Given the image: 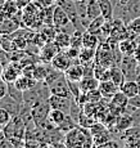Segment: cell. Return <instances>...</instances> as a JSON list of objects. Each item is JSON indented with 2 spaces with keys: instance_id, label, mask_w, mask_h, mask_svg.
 Returning a JSON list of instances; mask_svg holds the SVG:
<instances>
[{
  "instance_id": "cell-1",
  "label": "cell",
  "mask_w": 140,
  "mask_h": 148,
  "mask_svg": "<svg viewBox=\"0 0 140 148\" xmlns=\"http://www.w3.org/2000/svg\"><path fill=\"white\" fill-rule=\"evenodd\" d=\"M94 143V138L90 130L86 132L85 127H75L67 132L64 138L66 148H91Z\"/></svg>"
},
{
  "instance_id": "cell-2",
  "label": "cell",
  "mask_w": 140,
  "mask_h": 148,
  "mask_svg": "<svg viewBox=\"0 0 140 148\" xmlns=\"http://www.w3.org/2000/svg\"><path fill=\"white\" fill-rule=\"evenodd\" d=\"M120 67H121L126 80H135L140 68V62L135 58V56H124Z\"/></svg>"
},
{
  "instance_id": "cell-3",
  "label": "cell",
  "mask_w": 140,
  "mask_h": 148,
  "mask_svg": "<svg viewBox=\"0 0 140 148\" xmlns=\"http://www.w3.org/2000/svg\"><path fill=\"white\" fill-rule=\"evenodd\" d=\"M48 88H49L50 95H59V97L73 98V94H72V92H71V88H70V85H68V80H67L64 73L62 76H59L55 81L48 84Z\"/></svg>"
},
{
  "instance_id": "cell-4",
  "label": "cell",
  "mask_w": 140,
  "mask_h": 148,
  "mask_svg": "<svg viewBox=\"0 0 140 148\" xmlns=\"http://www.w3.org/2000/svg\"><path fill=\"white\" fill-rule=\"evenodd\" d=\"M22 68L18 62H9L5 66H1V80H4L8 84H13L19 75H22Z\"/></svg>"
},
{
  "instance_id": "cell-5",
  "label": "cell",
  "mask_w": 140,
  "mask_h": 148,
  "mask_svg": "<svg viewBox=\"0 0 140 148\" xmlns=\"http://www.w3.org/2000/svg\"><path fill=\"white\" fill-rule=\"evenodd\" d=\"M73 61H75V59L66 52V50H59L58 54H57V56L53 58V61L50 62V64L55 68V70L64 72V71H67L68 68L75 63Z\"/></svg>"
},
{
  "instance_id": "cell-6",
  "label": "cell",
  "mask_w": 140,
  "mask_h": 148,
  "mask_svg": "<svg viewBox=\"0 0 140 148\" xmlns=\"http://www.w3.org/2000/svg\"><path fill=\"white\" fill-rule=\"evenodd\" d=\"M75 99L73 98H68V97H59V95H50L48 102H49L50 107L53 110H61L64 113L70 115L71 112V107Z\"/></svg>"
},
{
  "instance_id": "cell-7",
  "label": "cell",
  "mask_w": 140,
  "mask_h": 148,
  "mask_svg": "<svg viewBox=\"0 0 140 148\" xmlns=\"http://www.w3.org/2000/svg\"><path fill=\"white\" fill-rule=\"evenodd\" d=\"M53 25H54V27L57 28V31H61V30H63V28L68 27L70 25H72V22H71V19H70V16H68L67 12L58 4L54 8Z\"/></svg>"
},
{
  "instance_id": "cell-8",
  "label": "cell",
  "mask_w": 140,
  "mask_h": 148,
  "mask_svg": "<svg viewBox=\"0 0 140 148\" xmlns=\"http://www.w3.org/2000/svg\"><path fill=\"white\" fill-rule=\"evenodd\" d=\"M59 48L58 45L55 44L54 41H49L46 44H44L41 48H40V52H39V58L41 62H45V63H50L53 61V58L58 54L59 52Z\"/></svg>"
},
{
  "instance_id": "cell-9",
  "label": "cell",
  "mask_w": 140,
  "mask_h": 148,
  "mask_svg": "<svg viewBox=\"0 0 140 148\" xmlns=\"http://www.w3.org/2000/svg\"><path fill=\"white\" fill-rule=\"evenodd\" d=\"M19 30V23L13 17H0V35L8 36Z\"/></svg>"
},
{
  "instance_id": "cell-10",
  "label": "cell",
  "mask_w": 140,
  "mask_h": 148,
  "mask_svg": "<svg viewBox=\"0 0 140 148\" xmlns=\"http://www.w3.org/2000/svg\"><path fill=\"white\" fill-rule=\"evenodd\" d=\"M135 124H134L132 116H131L130 113L125 112V113H121V115L117 117V121L115 124V129H116V132H118V133H124V132H126L127 129L132 127Z\"/></svg>"
},
{
  "instance_id": "cell-11",
  "label": "cell",
  "mask_w": 140,
  "mask_h": 148,
  "mask_svg": "<svg viewBox=\"0 0 140 148\" xmlns=\"http://www.w3.org/2000/svg\"><path fill=\"white\" fill-rule=\"evenodd\" d=\"M64 75L67 77V80L80 82L81 79L84 77V64H81L80 62L73 63L67 71H64Z\"/></svg>"
},
{
  "instance_id": "cell-12",
  "label": "cell",
  "mask_w": 140,
  "mask_h": 148,
  "mask_svg": "<svg viewBox=\"0 0 140 148\" xmlns=\"http://www.w3.org/2000/svg\"><path fill=\"white\" fill-rule=\"evenodd\" d=\"M98 89L100 90L102 95L104 97V98H108V99H111L117 92H120V86H118V85H116L112 80L100 81V82H99V88H98Z\"/></svg>"
},
{
  "instance_id": "cell-13",
  "label": "cell",
  "mask_w": 140,
  "mask_h": 148,
  "mask_svg": "<svg viewBox=\"0 0 140 148\" xmlns=\"http://www.w3.org/2000/svg\"><path fill=\"white\" fill-rule=\"evenodd\" d=\"M36 82H38V81H36L33 77L22 73V75H19V77L17 79L13 84H14V86H16L18 90H21V92L25 93V92H27V90L32 89V88L36 85Z\"/></svg>"
},
{
  "instance_id": "cell-14",
  "label": "cell",
  "mask_w": 140,
  "mask_h": 148,
  "mask_svg": "<svg viewBox=\"0 0 140 148\" xmlns=\"http://www.w3.org/2000/svg\"><path fill=\"white\" fill-rule=\"evenodd\" d=\"M100 38L96 34H93L90 31H84L82 32V47L84 48H90V49H98L100 45Z\"/></svg>"
},
{
  "instance_id": "cell-15",
  "label": "cell",
  "mask_w": 140,
  "mask_h": 148,
  "mask_svg": "<svg viewBox=\"0 0 140 148\" xmlns=\"http://www.w3.org/2000/svg\"><path fill=\"white\" fill-rule=\"evenodd\" d=\"M139 42L135 39H125L118 42V49L124 56H134Z\"/></svg>"
},
{
  "instance_id": "cell-16",
  "label": "cell",
  "mask_w": 140,
  "mask_h": 148,
  "mask_svg": "<svg viewBox=\"0 0 140 148\" xmlns=\"http://www.w3.org/2000/svg\"><path fill=\"white\" fill-rule=\"evenodd\" d=\"M120 90L124 94H126L128 98H134V97L139 95V93H140V88L136 80H126L121 85Z\"/></svg>"
},
{
  "instance_id": "cell-17",
  "label": "cell",
  "mask_w": 140,
  "mask_h": 148,
  "mask_svg": "<svg viewBox=\"0 0 140 148\" xmlns=\"http://www.w3.org/2000/svg\"><path fill=\"white\" fill-rule=\"evenodd\" d=\"M18 9L19 5L17 0H5L4 4L0 7V17H13Z\"/></svg>"
},
{
  "instance_id": "cell-18",
  "label": "cell",
  "mask_w": 140,
  "mask_h": 148,
  "mask_svg": "<svg viewBox=\"0 0 140 148\" xmlns=\"http://www.w3.org/2000/svg\"><path fill=\"white\" fill-rule=\"evenodd\" d=\"M95 54L96 49H90V48H81L80 50V56H79V62L84 66L86 64H94L95 63Z\"/></svg>"
},
{
  "instance_id": "cell-19",
  "label": "cell",
  "mask_w": 140,
  "mask_h": 148,
  "mask_svg": "<svg viewBox=\"0 0 140 148\" xmlns=\"http://www.w3.org/2000/svg\"><path fill=\"white\" fill-rule=\"evenodd\" d=\"M99 82L100 81H99L94 75H89V76H84L79 84H80V88H81V92L86 93V92H90V90L98 89Z\"/></svg>"
},
{
  "instance_id": "cell-20",
  "label": "cell",
  "mask_w": 140,
  "mask_h": 148,
  "mask_svg": "<svg viewBox=\"0 0 140 148\" xmlns=\"http://www.w3.org/2000/svg\"><path fill=\"white\" fill-rule=\"evenodd\" d=\"M51 68H53V66H51L50 63L41 62L40 64L35 66V70H33V79H35L36 81H45V79L49 75Z\"/></svg>"
},
{
  "instance_id": "cell-21",
  "label": "cell",
  "mask_w": 140,
  "mask_h": 148,
  "mask_svg": "<svg viewBox=\"0 0 140 148\" xmlns=\"http://www.w3.org/2000/svg\"><path fill=\"white\" fill-rule=\"evenodd\" d=\"M109 80H112L116 85H118L120 88L126 81V77H125L124 72H122L121 67H120L118 64H115V66L109 67Z\"/></svg>"
},
{
  "instance_id": "cell-22",
  "label": "cell",
  "mask_w": 140,
  "mask_h": 148,
  "mask_svg": "<svg viewBox=\"0 0 140 148\" xmlns=\"http://www.w3.org/2000/svg\"><path fill=\"white\" fill-rule=\"evenodd\" d=\"M71 34L63 32V31H58L54 39V42L58 45V48L61 50H66L71 47Z\"/></svg>"
},
{
  "instance_id": "cell-23",
  "label": "cell",
  "mask_w": 140,
  "mask_h": 148,
  "mask_svg": "<svg viewBox=\"0 0 140 148\" xmlns=\"http://www.w3.org/2000/svg\"><path fill=\"white\" fill-rule=\"evenodd\" d=\"M98 3H99V7H100V10H102V16L104 17L107 21H113L115 9H113L112 0H98Z\"/></svg>"
},
{
  "instance_id": "cell-24",
  "label": "cell",
  "mask_w": 140,
  "mask_h": 148,
  "mask_svg": "<svg viewBox=\"0 0 140 148\" xmlns=\"http://www.w3.org/2000/svg\"><path fill=\"white\" fill-rule=\"evenodd\" d=\"M86 12H87V17H89L90 21L95 19L96 17L102 16V10L99 7L98 0H87L86 1Z\"/></svg>"
},
{
  "instance_id": "cell-25",
  "label": "cell",
  "mask_w": 140,
  "mask_h": 148,
  "mask_svg": "<svg viewBox=\"0 0 140 148\" xmlns=\"http://www.w3.org/2000/svg\"><path fill=\"white\" fill-rule=\"evenodd\" d=\"M66 116H67V113H64L63 111H61V110H53V108H51L50 113H49V120L51 121V124H53L54 126L58 127L59 125H61L62 122L64 121Z\"/></svg>"
},
{
  "instance_id": "cell-26",
  "label": "cell",
  "mask_w": 140,
  "mask_h": 148,
  "mask_svg": "<svg viewBox=\"0 0 140 148\" xmlns=\"http://www.w3.org/2000/svg\"><path fill=\"white\" fill-rule=\"evenodd\" d=\"M94 76L99 81L109 80V67H104L102 64L95 63L94 64Z\"/></svg>"
},
{
  "instance_id": "cell-27",
  "label": "cell",
  "mask_w": 140,
  "mask_h": 148,
  "mask_svg": "<svg viewBox=\"0 0 140 148\" xmlns=\"http://www.w3.org/2000/svg\"><path fill=\"white\" fill-rule=\"evenodd\" d=\"M105 21H107V19H105L103 16L96 17L95 19H93V21L90 22L89 27H87V31H90V32H93V34H96V35H99V34H100L102 27L104 26Z\"/></svg>"
},
{
  "instance_id": "cell-28",
  "label": "cell",
  "mask_w": 140,
  "mask_h": 148,
  "mask_svg": "<svg viewBox=\"0 0 140 148\" xmlns=\"http://www.w3.org/2000/svg\"><path fill=\"white\" fill-rule=\"evenodd\" d=\"M127 28L136 36H140V17H136L127 23Z\"/></svg>"
},
{
  "instance_id": "cell-29",
  "label": "cell",
  "mask_w": 140,
  "mask_h": 148,
  "mask_svg": "<svg viewBox=\"0 0 140 148\" xmlns=\"http://www.w3.org/2000/svg\"><path fill=\"white\" fill-rule=\"evenodd\" d=\"M13 116L10 115V112L8 110H5V108L0 107V125H3V126H5V125L9 124V121L12 120Z\"/></svg>"
},
{
  "instance_id": "cell-30",
  "label": "cell",
  "mask_w": 140,
  "mask_h": 148,
  "mask_svg": "<svg viewBox=\"0 0 140 148\" xmlns=\"http://www.w3.org/2000/svg\"><path fill=\"white\" fill-rule=\"evenodd\" d=\"M8 90H9L8 82H5L4 80H0V101L8 94Z\"/></svg>"
},
{
  "instance_id": "cell-31",
  "label": "cell",
  "mask_w": 140,
  "mask_h": 148,
  "mask_svg": "<svg viewBox=\"0 0 140 148\" xmlns=\"http://www.w3.org/2000/svg\"><path fill=\"white\" fill-rule=\"evenodd\" d=\"M104 148H120V146H118V143H116V142H108Z\"/></svg>"
},
{
  "instance_id": "cell-32",
  "label": "cell",
  "mask_w": 140,
  "mask_h": 148,
  "mask_svg": "<svg viewBox=\"0 0 140 148\" xmlns=\"http://www.w3.org/2000/svg\"><path fill=\"white\" fill-rule=\"evenodd\" d=\"M138 42H139V41H138ZM134 56H135V58L140 62V42L138 44V48H136V52H135V54H134Z\"/></svg>"
},
{
  "instance_id": "cell-33",
  "label": "cell",
  "mask_w": 140,
  "mask_h": 148,
  "mask_svg": "<svg viewBox=\"0 0 140 148\" xmlns=\"http://www.w3.org/2000/svg\"><path fill=\"white\" fill-rule=\"evenodd\" d=\"M117 1H118L120 4H127L128 0H117Z\"/></svg>"
},
{
  "instance_id": "cell-34",
  "label": "cell",
  "mask_w": 140,
  "mask_h": 148,
  "mask_svg": "<svg viewBox=\"0 0 140 148\" xmlns=\"http://www.w3.org/2000/svg\"><path fill=\"white\" fill-rule=\"evenodd\" d=\"M73 1H76V3H86L87 0H73Z\"/></svg>"
},
{
  "instance_id": "cell-35",
  "label": "cell",
  "mask_w": 140,
  "mask_h": 148,
  "mask_svg": "<svg viewBox=\"0 0 140 148\" xmlns=\"http://www.w3.org/2000/svg\"><path fill=\"white\" fill-rule=\"evenodd\" d=\"M3 130H4V126H3V125H0V132H3Z\"/></svg>"
},
{
  "instance_id": "cell-36",
  "label": "cell",
  "mask_w": 140,
  "mask_h": 148,
  "mask_svg": "<svg viewBox=\"0 0 140 148\" xmlns=\"http://www.w3.org/2000/svg\"><path fill=\"white\" fill-rule=\"evenodd\" d=\"M0 49H1V40H0Z\"/></svg>"
}]
</instances>
